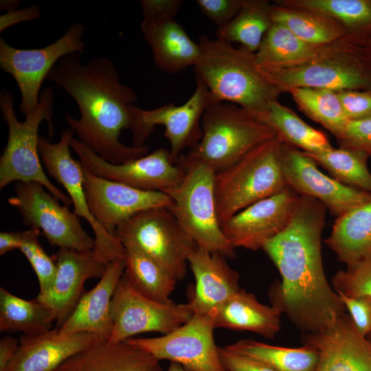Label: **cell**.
I'll list each match as a JSON object with an SVG mask.
<instances>
[{
    "instance_id": "cell-52",
    "label": "cell",
    "mask_w": 371,
    "mask_h": 371,
    "mask_svg": "<svg viewBox=\"0 0 371 371\" xmlns=\"http://www.w3.org/2000/svg\"><path fill=\"white\" fill-rule=\"evenodd\" d=\"M367 337L371 341V333L367 336Z\"/></svg>"
},
{
    "instance_id": "cell-16",
    "label": "cell",
    "mask_w": 371,
    "mask_h": 371,
    "mask_svg": "<svg viewBox=\"0 0 371 371\" xmlns=\"http://www.w3.org/2000/svg\"><path fill=\"white\" fill-rule=\"evenodd\" d=\"M70 147L80 162L93 174L144 191L166 193L177 188L185 176L184 169L172 161L170 150L160 148L123 164H112L72 137Z\"/></svg>"
},
{
    "instance_id": "cell-46",
    "label": "cell",
    "mask_w": 371,
    "mask_h": 371,
    "mask_svg": "<svg viewBox=\"0 0 371 371\" xmlns=\"http://www.w3.org/2000/svg\"><path fill=\"white\" fill-rule=\"evenodd\" d=\"M182 2L181 0H142L140 5L144 19L174 18Z\"/></svg>"
},
{
    "instance_id": "cell-39",
    "label": "cell",
    "mask_w": 371,
    "mask_h": 371,
    "mask_svg": "<svg viewBox=\"0 0 371 371\" xmlns=\"http://www.w3.org/2000/svg\"><path fill=\"white\" fill-rule=\"evenodd\" d=\"M23 241L19 250L28 260L39 283L40 294L46 292L53 284L57 267L55 260L48 256L38 241L41 232L30 228L22 232Z\"/></svg>"
},
{
    "instance_id": "cell-34",
    "label": "cell",
    "mask_w": 371,
    "mask_h": 371,
    "mask_svg": "<svg viewBox=\"0 0 371 371\" xmlns=\"http://www.w3.org/2000/svg\"><path fill=\"white\" fill-rule=\"evenodd\" d=\"M258 120L271 128L284 143L304 152L317 153L333 147L324 133L309 126L278 100L273 102Z\"/></svg>"
},
{
    "instance_id": "cell-48",
    "label": "cell",
    "mask_w": 371,
    "mask_h": 371,
    "mask_svg": "<svg viewBox=\"0 0 371 371\" xmlns=\"http://www.w3.org/2000/svg\"><path fill=\"white\" fill-rule=\"evenodd\" d=\"M23 241L22 232H1L0 233V255L13 249H19Z\"/></svg>"
},
{
    "instance_id": "cell-40",
    "label": "cell",
    "mask_w": 371,
    "mask_h": 371,
    "mask_svg": "<svg viewBox=\"0 0 371 371\" xmlns=\"http://www.w3.org/2000/svg\"><path fill=\"white\" fill-rule=\"evenodd\" d=\"M346 266L332 279L335 291L351 297H371V255Z\"/></svg>"
},
{
    "instance_id": "cell-1",
    "label": "cell",
    "mask_w": 371,
    "mask_h": 371,
    "mask_svg": "<svg viewBox=\"0 0 371 371\" xmlns=\"http://www.w3.org/2000/svg\"><path fill=\"white\" fill-rule=\"evenodd\" d=\"M326 210L317 199L300 195L287 227L262 248L282 277V282L270 290L272 305L308 333L330 327L346 313L326 278L322 262Z\"/></svg>"
},
{
    "instance_id": "cell-35",
    "label": "cell",
    "mask_w": 371,
    "mask_h": 371,
    "mask_svg": "<svg viewBox=\"0 0 371 371\" xmlns=\"http://www.w3.org/2000/svg\"><path fill=\"white\" fill-rule=\"evenodd\" d=\"M54 322L53 312L36 299L24 300L0 288L1 332L36 335L52 330Z\"/></svg>"
},
{
    "instance_id": "cell-28",
    "label": "cell",
    "mask_w": 371,
    "mask_h": 371,
    "mask_svg": "<svg viewBox=\"0 0 371 371\" xmlns=\"http://www.w3.org/2000/svg\"><path fill=\"white\" fill-rule=\"evenodd\" d=\"M346 265L371 255V199L337 218L325 240Z\"/></svg>"
},
{
    "instance_id": "cell-17",
    "label": "cell",
    "mask_w": 371,
    "mask_h": 371,
    "mask_svg": "<svg viewBox=\"0 0 371 371\" xmlns=\"http://www.w3.org/2000/svg\"><path fill=\"white\" fill-rule=\"evenodd\" d=\"M280 160L287 186L300 195L317 199L337 218L371 199L370 193L325 175L312 158L283 142Z\"/></svg>"
},
{
    "instance_id": "cell-38",
    "label": "cell",
    "mask_w": 371,
    "mask_h": 371,
    "mask_svg": "<svg viewBox=\"0 0 371 371\" xmlns=\"http://www.w3.org/2000/svg\"><path fill=\"white\" fill-rule=\"evenodd\" d=\"M299 109L339 139L348 124L336 91L309 87L295 88L289 92Z\"/></svg>"
},
{
    "instance_id": "cell-5",
    "label": "cell",
    "mask_w": 371,
    "mask_h": 371,
    "mask_svg": "<svg viewBox=\"0 0 371 371\" xmlns=\"http://www.w3.org/2000/svg\"><path fill=\"white\" fill-rule=\"evenodd\" d=\"M54 104L53 89H43L37 107L21 122L16 116L13 95L5 89L1 91L0 109L2 118L8 124V134L6 146L0 158V189L14 181L36 182L65 205H71L69 196L49 181L40 160L38 128L46 121L49 135L53 136Z\"/></svg>"
},
{
    "instance_id": "cell-33",
    "label": "cell",
    "mask_w": 371,
    "mask_h": 371,
    "mask_svg": "<svg viewBox=\"0 0 371 371\" xmlns=\"http://www.w3.org/2000/svg\"><path fill=\"white\" fill-rule=\"evenodd\" d=\"M271 5L266 0H243L234 18L225 26L217 28L216 38L239 43L241 47L256 53L273 24Z\"/></svg>"
},
{
    "instance_id": "cell-13",
    "label": "cell",
    "mask_w": 371,
    "mask_h": 371,
    "mask_svg": "<svg viewBox=\"0 0 371 371\" xmlns=\"http://www.w3.org/2000/svg\"><path fill=\"white\" fill-rule=\"evenodd\" d=\"M211 104L207 87L196 78L195 90L182 105L176 106L172 102L151 110H145L133 104L132 122L129 129L132 133L133 146H144L145 140L155 130V126L164 125V136L170 144L171 159L176 164L184 148H193L201 139V118L205 110Z\"/></svg>"
},
{
    "instance_id": "cell-26",
    "label": "cell",
    "mask_w": 371,
    "mask_h": 371,
    "mask_svg": "<svg viewBox=\"0 0 371 371\" xmlns=\"http://www.w3.org/2000/svg\"><path fill=\"white\" fill-rule=\"evenodd\" d=\"M54 371H163L159 361L126 341H99Z\"/></svg>"
},
{
    "instance_id": "cell-2",
    "label": "cell",
    "mask_w": 371,
    "mask_h": 371,
    "mask_svg": "<svg viewBox=\"0 0 371 371\" xmlns=\"http://www.w3.org/2000/svg\"><path fill=\"white\" fill-rule=\"evenodd\" d=\"M46 80L63 89L76 102L79 119L66 114L65 121L78 140L105 160L123 164L146 155L148 146H128L120 140L123 129H130L135 91L123 85L115 64L100 56L86 63L82 54L63 57Z\"/></svg>"
},
{
    "instance_id": "cell-6",
    "label": "cell",
    "mask_w": 371,
    "mask_h": 371,
    "mask_svg": "<svg viewBox=\"0 0 371 371\" xmlns=\"http://www.w3.org/2000/svg\"><path fill=\"white\" fill-rule=\"evenodd\" d=\"M282 144L276 136L255 147L230 167L216 172L214 195L220 225L288 186L280 160Z\"/></svg>"
},
{
    "instance_id": "cell-43",
    "label": "cell",
    "mask_w": 371,
    "mask_h": 371,
    "mask_svg": "<svg viewBox=\"0 0 371 371\" xmlns=\"http://www.w3.org/2000/svg\"><path fill=\"white\" fill-rule=\"evenodd\" d=\"M243 0H196L201 12L218 28L228 24L239 11Z\"/></svg>"
},
{
    "instance_id": "cell-9",
    "label": "cell",
    "mask_w": 371,
    "mask_h": 371,
    "mask_svg": "<svg viewBox=\"0 0 371 371\" xmlns=\"http://www.w3.org/2000/svg\"><path fill=\"white\" fill-rule=\"evenodd\" d=\"M115 236L154 260L178 280L187 273L188 256L196 246L167 207L141 211L120 224Z\"/></svg>"
},
{
    "instance_id": "cell-23",
    "label": "cell",
    "mask_w": 371,
    "mask_h": 371,
    "mask_svg": "<svg viewBox=\"0 0 371 371\" xmlns=\"http://www.w3.org/2000/svg\"><path fill=\"white\" fill-rule=\"evenodd\" d=\"M5 371H54L66 360L100 341L87 333L61 334L54 328L36 335H23Z\"/></svg>"
},
{
    "instance_id": "cell-19",
    "label": "cell",
    "mask_w": 371,
    "mask_h": 371,
    "mask_svg": "<svg viewBox=\"0 0 371 371\" xmlns=\"http://www.w3.org/2000/svg\"><path fill=\"white\" fill-rule=\"evenodd\" d=\"M83 186L89 210L110 235L134 214L150 208L168 207L172 200L159 191H144L98 177L82 166Z\"/></svg>"
},
{
    "instance_id": "cell-11",
    "label": "cell",
    "mask_w": 371,
    "mask_h": 371,
    "mask_svg": "<svg viewBox=\"0 0 371 371\" xmlns=\"http://www.w3.org/2000/svg\"><path fill=\"white\" fill-rule=\"evenodd\" d=\"M36 182L18 181L8 200L24 224L37 229L52 246L78 251L93 250L95 241L82 228L78 216Z\"/></svg>"
},
{
    "instance_id": "cell-25",
    "label": "cell",
    "mask_w": 371,
    "mask_h": 371,
    "mask_svg": "<svg viewBox=\"0 0 371 371\" xmlns=\"http://www.w3.org/2000/svg\"><path fill=\"white\" fill-rule=\"evenodd\" d=\"M140 27L159 69L177 74L196 64L201 54L199 45L174 18L143 19Z\"/></svg>"
},
{
    "instance_id": "cell-3",
    "label": "cell",
    "mask_w": 371,
    "mask_h": 371,
    "mask_svg": "<svg viewBox=\"0 0 371 371\" xmlns=\"http://www.w3.org/2000/svg\"><path fill=\"white\" fill-rule=\"evenodd\" d=\"M198 43L201 54L194 71L207 87L212 104L231 102L258 119L282 94L258 71L255 53L205 36Z\"/></svg>"
},
{
    "instance_id": "cell-31",
    "label": "cell",
    "mask_w": 371,
    "mask_h": 371,
    "mask_svg": "<svg viewBox=\"0 0 371 371\" xmlns=\"http://www.w3.org/2000/svg\"><path fill=\"white\" fill-rule=\"evenodd\" d=\"M225 348L276 371H315L319 359L318 349L309 343L300 348H286L245 339Z\"/></svg>"
},
{
    "instance_id": "cell-14",
    "label": "cell",
    "mask_w": 371,
    "mask_h": 371,
    "mask_svg": "<svg viewBox=\"0 0 371 371\" xmlns=\"http://www.w3.org/2000/svg\"><path fill=\"white\" fill-rule=\"evenodd\" d=\"M73 134L70 128L63 129L57 143L39 137L40 157L48 174L66 190L74 205V212L91 227L95 235L93 251L97 258L107 265L124 259L125 247L116 236L110 235L98 223L90 212L83 186L82 165L73 159L69 150Z\"/></svg>"
},
{
    "instance_id": "cell-42",
    "label": "cell",
    "mask_w": 371,
    "mask_h": 371,
    "mask_svg": "<svg viewBox=\"0 0 371 371\" xmlns=\"http://www.w3.org/2000/svg\"><path fill=\"white\" fill-rule=\"evenodd\" d=\"M339 147L366 151L371 155V117L348 121L341 137Z\"/></svg>"
},
{
    "instance_id": "cell-20",
    "label": "cell",
    "mask_w": 371,
    "mask_h": 371,
    "mask_svg": "<svg viewBox=\"0 0 371 371\" xmlns=\"http://www.w3.org/2000/svg\"><path fill=\"white\" fill-rule=\"evenodd\" d=\"M57 272L50 288L35 298L54 314L58 329L69 317L85 292L89 278H101L106 265L100 261L93 250L78 251L60 248L54 256Z\"/></svg>"
},
{
    "instance_id": "cell-37",
    "label": "cell",
    "mask_w": 371,
    "mask_h": 371,
    "mask_svg": "<svg viewBox=\"0 0 371 371\" xmlns=\"http://www.w3.org/2000/svg\"><path fill=\"white\" fill-rule=\"evenodd\" d=\"M321 46L308 43L286 27L273 23L255 55L258 65L289 66L308 60Z\"/></svg>"
},
{
    "instance_id": "cell-32",
    "label": "cell",
    "mask_w": 371,
    "mask_h": 371,
    "mask_svg": "<svg viewBox=\"0 0 371 371\" xmlns=\"http://www.w3.org/2000/svg\"><path fill=\"white\" fill-rule=\"evenodd\" d=\"M124 277L142 295L159 302H168L177 280L166 269L131 245H124Z\"/></svg>"
},
{
    "instance_id": "cell-15",
    "label": "cell",
    "mask_w": 371,
    "mask_h": 371,
    "mask_svg": "<svg viewBox=\"0 0 371 371\" xmlns=\"http://www.w3.org/2000/svg\"><path fill=\"white\" fill-rule=\"evenodd\" d=\"M111 313L113 328L108 340L111 343L124 342L146 332L169 333L186 323L194 314L188 302H159L142 295L124 276L114 291Z\"/></svg>"
},
{
    "instance_id": "cell-8",
    "label": "cell",
    "mask_w": 371,
    "mask_h": 371,
    "mask_svg": "<svg viewBox=\"0 0 371 371\" xmlns=\"http://www.w3.org/2000/svg\"><path fill=\"white\" fill-rule=\"evenodd\" d=\"M203 136L187 158L203 162L216 172L230 167L274 131L247 109L227 103L210 104L201 118Z\"/></svg>"
},
{
    "instance_id": "cell-44",
    "label": "cell",
    "mask_w": 371,
    "mask_h": 371,
    "mask_svg": "<svg viewBox=\"0 0 371 371\" xmlns=\"http://www.w3.org/2000/svg\"><path fill=\"white\" fill-rule=\"evenodd\" d=\"M337 293L357 330L367 337L371 333V297H351L339 292Z\"/></svg>"
},
{
    "instance_id": "cell-22",
    "label": "cell",
    "mask_w": 371,
    "mask_h": 371,
    "mask_svg": "<svg viewBox=\"0 0 371 371\" xmlns=\"http://www.w3.org/2000/svg\"><path fill=\"white\" fill-rule=\"evenodd\" d=\"M188 263L195 280L189 304L194 313H209L240 289L239 274L232 269L226 258L195 246L188 256Z\"/></svg>"
},
{
    "instance_id": "cell-49",
    "label": "cell",
    "mask_w": 371,
    "mask_h": 371,
    "mask_svg": "<svg viewBox=\"0 0 371 371\" xmlns=\"http://www.w3.org/2000/svg\"><path fill=\"white\" fill-rule=\"evenodd\" d=\"M40 16V10L36 5H34L21 10H12L3 15V16L13 19L9 26L14 23L23 21L34 20Z\"/></svg>"
},
{
    "instance_id": "cell-51",
    "label": "cell",
    "mask_w": 371,
    "mask_h": 371,
    "mask_svg": "<svg viewBox=\"0 0 371 371\" xmlns=\"http://www.w3.org/2000/svg\"><path fill=\"white\" fill-rule=\"evenodd\" d=\"M363 46L371 55V35L368 38Z\"/></svg>"
},
{
    "instance_id": "cell-45",
    "label": "cell",
    "mask_w": 371,
    "mask_h": 371,
    "mask_svg": "<svg viewBox=\"0 0 371 371\" xmlns=\"http://www.w3.org/2000/svg\"><path fill=\"white\" fill-rule=\"evenodd\" d=\"M221 362L227 371H276L267 365L251 358L218 347Z\"/></svg>"
},
{
    "instance_id": "cell-50",
    "label": "cell",
    "mask_w": 371,
    "mask_h": 371,
    "mask_svg": "<svg viewBox=\"0 0 371 371\" xmlns=\"http://www.w3.org/2000/svg\"><path fill=\"white\" fill-rule=\"evenodd\" d=\"M167 371H186L179 363L171 362Z\"/></svg>"
},
{
    "instance_id": "cell-12",
    "label": "cell",
    "mask_w": 371,
    "mask_h": 371,
    "mask_svg": "<svg viewBox=\"0 0 371 371\" xmlns=\"http://www.w3.org/2000/svg\"><path fill=\"white\" fill-rule=\"evenodd\" d=\"M216 311L194 313L186 323L161 336L125 341L159 361L179 363L186 371H227L214 339Z\"/></svg>"
},
{
    "instance_id": "cell-4",
    "label": "cell",
    "mask_w": 371,
    "mask_h": 371,
    "mask_svg": "<svg viewBox=\"0 0 371 371\" xmlns=\"http://www.w3.org/2000/svg\"><path fill=\"white\" fill-rule=\"evenodd\" d=\"M258 69L282 93L300 87L371 91V55L364 46L346 38L322 45L304 62L289 66L258 65Z\"/></svg>"
},
{
    "instance_id": "cell-10",
    "label": "cell",
    "mask_w": 371,
    "mask_h": 371,
    "mask_svg": "<svg viewBox=\"0 0 371 371\" xmlns=\"http://www.w3.org/2000/svg\"><path fill=\"white\" fill-rule=\"evenodd\" d=\"M84 32V25L74 23L58 40L40 49L16 48L0 38V67L16 81L25 117L37 107L43 82L56 64L65 56L85 53Z\"/></svg>"
},
{
    "instance_id": "cell-24",
    "label": "cell",
    "mask_w": 371,
    "mask_h": 371,
    "mask_svg": "<svg viewBox=\"0 0 371 371\" xmlns=\"http://www.w3.org/2000/svg\"><path fill=\"white\" fill-rule=\"evenodd\" d=\"M124 267V259L109 262L97 284L83 293L72 313L57 329L58 333H87L108 341L113 328L111 300Z\"/></svg>"
},
{
    "instance_id": "cell-47",
    "label": "cell",
    "mask_w": 371,
    "mask_h": 371,
    "mask_svg": "<svg viewBox=\"0 0 371 371\" xmlns=\"http://www.w3.org/2000/svg\"><path fill=\"white\" fill-rule=\"evenodd\" d=\"M19 341L10 336H5L0 340V371H5L14 358Z\"/></svg>"
},
{
    "instance_id": "cell-36",
    "label": "cell",
    "mask_w": 371,
    "mask_h": 371,
    "mask_svg": "<svg viewBox=\"0 0 371 371\" xmlns=\"http://www.w3.org/2000/svg\"><path fill=\"white\" fill-rule=\"evenodd\" d=\"M304 153L337 181L371 194V172L367 165L368 159L371 157L370 153L344 147H332L317 153Z\"/></svg>"
},
{
    "instance_id": "cell-7",
    "label": "cell",
    "mask_w": 371,
    "mask_h": 371,
    "mask_svg": "<svg viewBox=\"0 0 371 371\" xmlns=\"http://www.w3.org/2000/svg\"><path fill=\"white\" fill-rule=\"evenodd\" d=\"M176 164L185 170L181 183L166 194L172 200L167 208L196 246L226 258L236 257L225 237L215 203L216 172L208 165L181 155Z\"/></svg>"
},
{
    "instance_id": "cell-27",
    "label": "cell",
    "mask_w": 371,
    "mask_h": 371,
    "mask_svg": "<svg viewBox=\"0 0 371 371\" xmlns=\"http://www.w3.org/2000/svg\"><path fill=\"white\" fill-rule=\"evenodd\" d=\"M282 313L277 306L261 304L253 293L240 289L216 310L215 327L251 331L272 339L281 329Z\"/></svg>"
},
{
    "instance_id": "cell-18",
    "label": "cell",
    "mask_w": 371,
    "mask_h": 371,
    "mask_svg": "<svg viewBox=\"0 0 371 371\" xmlns=\"http://www.w3.org/2000/svg\"><path fill=\"white\" fill-rule=\"evenodd\" d=\"M300 195L291 188L260 200L236 213L221 225L234 249L256 251L282 232L290 223Z\"/></svg>"
},
{
    "instance_id": "cell-41",
    "label": "cell",
    "mask_w": 371,
    "mask_h": 371,
    "mask_svg": "<svg viewBox=\"0 0 371 371\" xmlns=\"http://www.w3.org/2000/svg\"><path fill=\"white\" fill-rule=\"evenodd\" d=\"M348 121L371 117V91L345 90L336 91Z\"/></svg>"
},
{
    "instance_id": "cell-21",
    "label": "cell",
    "mask_w": 371,
    "mask_h": 371,
    "mask_svg": "<svg viewBox=\"0 0 371 371\" xmlns=\"http://www.w3.org/2000/svg\"><path fill=\"white\" fill-rule=\"evenodd\" d=\"M304 343L319 350L315 371H371V341L357 330L349 314L330 327L308 333Z\"/></svg>"
},
{
    "instance_id": "cell-29",
    "label": "cell",
    "mask_w": 371,
    "mask_h": 371,
    "mask_svg": "<svg viewBox=\"0 0 371 371\" xmlns=\"http://www.w3.org/2000/svg\"><path fill=\"white\" fill-rule=\"evenodd\" d=\"M273 23L280 24L302 41L324 45L346 37L342 26L321 12L287 6L276 1L271 5Z\"/></svg>"
},
{
    "instance_id": "cell-30",
    "label": "cell",
    "mask_w": 371,
    "mask_h": 371,
    "mask_svg": "<svg viewBox=\"0 0 371 371\" xmlns=\"http://www.w3.org/2000/svg\"><path fill=\"white\" fill-rule=\"evenodd\" d=\"M291 7L324 14L344 28L346 38L364 45L371 35V0H278Z\"/></svg>"
}]
</instances>
